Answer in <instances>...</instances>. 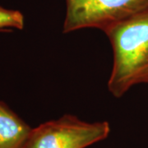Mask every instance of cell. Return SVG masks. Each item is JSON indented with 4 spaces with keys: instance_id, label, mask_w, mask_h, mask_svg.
<instances>
[{
    "instance_id": "cell-4",
    "label": "cell",
    "mask_w": 148,
    "mask_h": 148,
    "mask_svg": "<svg viewBox=\"0 0 148 148\" xmlns=\"http://www.w3.org/2000/svg\"><path fill=\"white\" fill-rule=\"evenodd\" d=\"M32 127L3 101H0V148H23Z\"/></svg>"
},
{
    "instance_id": "cell-5",
    "label": "cell",
    "mask_w": 148,
    "mask_h": 148,
    "mask_svg": "<svg viewBox=\"0 0 148 148\" xmlns=\"http://www.w3.org/2000/svg\"><path fill=\"white\" fill-rule=\"evenodd\" d=\"M24 25V15L20 11L0 6V32H12L14 29L22 30Z\"/></svg>"
},
{
    "instance_id": "cell-2",
    "label": "cell",
    "mask_w": 148,
    "mask_h": 148,
    "mask_svg": "<svg viewBox=\"0 0 148 148\" xmlns=\"http://www.w3.org/2000/svg\"><path fill=\"white\" fill-rule=\"evenodd\" d=\"M63 33L86 28L106 32L148 12V0H65Z\"/></svg>"
},
{
    "instance_id": "cell-3",
    "label": "cell",
    "mask_w": 148,
    "mask_h": 148,
    "mask_svg": "<svg viewBox=\"0 0 148 148\" xmlns=\"http://www.w3.org/2000/svg\"><path fill=\"white\" fill-rule=\"evenodd\" d=\"M107 121L86 122L73 114L32 128L23 148H86L108 138Z\"/></svg>"
},
{
    "instance_id": "cell-1",
    "label": "cell",
    "mask_w": 148,
    "mask_h": 148,
    "mask_svg": "<svg viewBox=\"0 0 148 148\" xmlns=\"http://www.w3.org/2000/svg\"><path fill=\"white\" fill-rule=\"evenodd\" d=\"M113 51L108 90L121 98L132 86L148 84V12L105 32Z\"/></svg>"
}]
</instances>
